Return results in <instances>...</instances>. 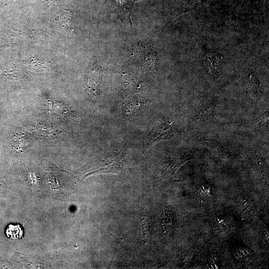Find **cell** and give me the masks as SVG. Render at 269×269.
I'll return each instance as SVG.
<instances>
[{
  "instance_id": "7a4b0ae2",
  "label": "cell",
  "mask_w": 269,
  "mask_h": 269,
  "mask_svg": "<svg viewBox=\"0 0 269 269\" xmlns=\"http://www.w3.org/2000/svg\"><path fill=\"white\" fill-rule=\"evenodd\" d=\"M246 86L248 95L254 100L258 99L261 94V86L254 73H251L250 75Z\"/></svg>"
},
{
  "instance_id": "277c9868",
  "label": "cell",
  "mask_w": 269,
  "mask_h": 269,
  "mask_svg": "<svg viewBox=\"0 0 269 269\" xmlns=\"http://www.w3.org/2000/svg\"><path fill=\"white\" fill-rule=\"evenodd\" d=\"M208 107L202 108L198 114V118L201 120H207L211 117L215 112L216 106H208Z\"/></svg>"
},
{
  "instance_id": "5b68a950",
  "label": "cell",
  "mask_w": 269,
  "mask_h": 269,
  "mask_svg": "<svg viewBox=\"0 0 269 269\" xmlns=\"http://www.w3.org/2000/svg\"><path fill=\"white\" fill-rule=\"evenodd\" d=\"M261 122L262 123H267L268 122V113L267 112L265 113L264 115L262 116L261 119Z\"/></svg>"
},
{
  "instance_id": "3957f363",
  "label": "cell",
  "mask_w": 269,
  "mask_h": 269,
  "mask_svg": "<svg viewBox=\"0 0 269 269\" xmlns=\"http://www.w3.org/2000/svg\"><path fill=\"white\" fill-rule=\"evenodd\" d=\"M171 132V128L167 123L156 128L149 138V142L153 143L166 137Z\"/></svg>"
},
{
  "instance_id": "6da1fadb",
  "label": "cell",
  "mask_w": 269,
  "mask_h": 269,
  "mask_svg": "<svg viewBox=\"0 0 269 269\" xmlns=\"http://www.w3.org/2000/svg\"><path fill=\"white\" fill-rule=\"evenodd\" d=\"M203 63L207 72L218 78L220 72L222 57L216 53L208 52L203 57Z\"/></svg>"
}]
</instances>
